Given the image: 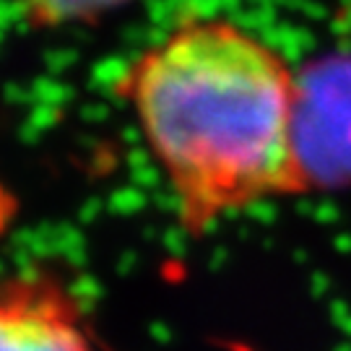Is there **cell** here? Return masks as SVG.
I'll return each instance as SVG.
<instances>
[{"instance_id": "1", "label": "cell", "mask_w": 351, "mask_h": 351, "mask_svg": "<svg viewBox=\"0 0 351 351\" xmlns=\"http://www.w3.org/2000/svg\"><path fill=\"white\" fill-rule=\"evenodd\" d=\"M159 167L185 234L310 190L300 71L229 16L190 13L112 81Z\"/></svg>"}, {"instance_id": "2", "label": "cell", "mask_w": 351, "mask_h": 351, "mask_svg": "<svg viewBox=\"0 0 351 351\" xmlns=\"http://www.w3.org/2000/svg\"><path fill=\"white\" fill-rule=\"evenodd\" d=\"M297 138L310 190L351 182V63L300 71Z\"/></svg>"}, {"instance_id": "3", "label": "cell", "mask_w": 351, "mask_h": 351, "mask_svg": "<svg viewBox=\"0 0 351 351\" xmlns=\"http://www.w3.org/2000/svg\"><path fill=\"white\" fill-rule=\"evenodd\" d=\"M73 300L42 271L16 276L0 307V351H91Z\"/></svg>"}, {"instance_id": "4", "label": "cell", "mask_w": 351, "mask_h": 351, "mask_svg": "<svg viewBox=\"0 0 351 351\" xmlns=\"http://www.w3.org/2000/svg\"><path fill=\"white\" fill-rule=\"evenodd\" d=\"M136 0H13L19 21L29 32H63L97 26Z\"/></svg>"}]
</instances>
